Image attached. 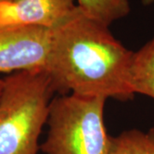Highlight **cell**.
<instances>
[{"label": "cell", "mask_w": 154, "mask_h": 154, "mask_svg": "<svg viewBox=\"0 0 154 154\" xmlns=\"http://www.w3.org/2000/svg\"><path fill=\"white\" fill-rule=\"evenodd\" d=\"M106 99L63 94L52 99L44 154H108L110 136L104 119Z\"/></svg>", "instance_id": "3"}, {"label": "cell", "mask_w": 154, "mask_h": 154, "mask_svg": "<svg viewBox=\"0 0 154 154\" xmlns=\"http://www.w3.org/2000/svg\"><path fill=\"white\" fill-rule=\"evenodd\" d=\"M77 7L88 18L106 27L128 16L129 0H76Z\"/></svg>", "instance_id": "7"}, {"label": "cell", "mask_w": 154, "mask_h": 154, "mask_svg": "<svg viewBox=\"0 0 154 154\" xmlns=\"http://www.w3.org/2000/svg\"><path fill=\"white\" fill-rule=\"evenodd\" d=\"M108 154H154V128L129 129L110 136Z\"/></svg>", "instance_id": "8"}, {"label": "cell", "mask_w": 154, "mask_h": 154, "mask_svg": "<svg viewBox=\"0 0 154 154\" xmlns=\"http://www.w3.org/2000/svg\"><path fill=\"white\" fill-rule=\"evenodd\" d=\"M52 30L36 26L0 27V74L45 69Z\"/></svg>", "instance_id": "4"}, {"label": "cell", "mask_w": 154, "mask_h": 154, "mask_svg": "<svg viewBox=\"0 0 154 154\" xmlns=\"http://www.w3.org/2000/svg\"><path fill=\"white\" fill-rule=\"evenodd\" d=\"M51 30L45 71L56 92L121 101L134 96L128 82L134 52L109 27L86 17L76 6Z\"/></svg>", "instance_id": "1"}, {"label": "cell", "mask_w": 154, "mask_h": 154, "mask_svg": "<svg viewBox=\"0 0 154 154\" xmlns=\"http://www.w3.org/2000/svg\"><path fill=\"white\" fill-rule=\"evenodd\" d=\"M2 1H4V0H0V2H2Z\"/></svg>", "instance_id": "11"}, {"label": "cell", "mask_w": 154, "mask_h": 154, "mask_svg": "<svg viewBox=\"0 0 154 154\" xmlns=\"http://www.w3.org/2000/svg\"><path fill=\"white\" fill-rule=\"evenodd\" d=\"M128 82L133 94L154 99V36L134 52Z\"/></svg>", "instance_id": "6"}, {"label": "cell", "mask_w": 154, "mask_h": 154, "mask_svg": "<svg viewBox=\"0 0 154 154\" xmlns=\"http://www.w3.org/2000/svg\"><path fill=\"white\" fill-rule=\"evenodd\" d=\"M55 92L45 69L6 77L0 101V154H38Z\"/></svg>", "instance_id": "2"}, {"label": "cell", "mask_w": 154, "mask_h": 154, "mask_svg": "<svg viewBox=\"0 0 154 154\" xmlns=\"http://www.w3.org/2000/svg\"><path fill=\"white\" fill-rule=\"evenodd\" d=\"M75 0H4L0 27L36 26L52 29L75 10Z\"/></svg>", "instance_id": "5"}, {"label": "cell", "mask_w": 154, "mask_h": 154, "mask_svg": "<svg viewBox=\"0 0 154 154\" xmlns=\"http://www.w3.org/2000/svg\"><path fill=\"white\" fill-rule=\"evenodd\" d=\"M4 88H5V79H0V101L2 99V95L4 92Z\"/></svg>", "instance_id": "9"}, {"label": "cell", "mask_w": 154, "mask_h": 154, "mask_svg": "<svg viewBox=\"0 0 154 154\" xmlns=\"http://www.w3.org/2000/svg\"><path fill=\"white\" fill-rule=\"evenodd\" d=\"M141 2L145 6L151 5L154 4V0H141Z\"/></svg>", "instance_id": "10"}]
</instances>
